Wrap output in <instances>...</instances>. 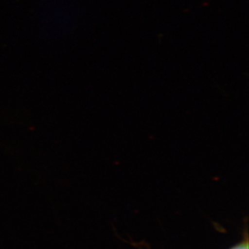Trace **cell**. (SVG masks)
<instances>
[{
	"instance_id": "cell-1",
	"label": "cell",
	"mask_w": 249,
	"mask_h": 249,
	"mask_svg": "<svg viewBox=\"0 0 249 249\" xmlns=\"http://www.w3.org/2000/svg\"><path fill=\"white\" fill-rule=\"evenodd\" d=\"M231 249H249L248 240H245V241H243V242L240 243L235 247L231 248Z\"/></svg>"
}]
</instances>
